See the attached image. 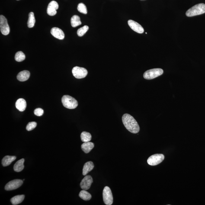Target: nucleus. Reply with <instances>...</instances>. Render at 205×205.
Wrapping results in <instances>:
<instances>
[{
  "mask_svg": "<svg viewBox=\"0 0 205 205\" xmlns=\"http://www.w3.org/2000/svg\"><path fill=\"white\" fill-rule=\"evenodd\" d=\"M36 23L34 13L31 12L29 14V19L27 22V26L29 28H32L34 27Z\"/></svg>",
  "mask_w": 205,
  "mask_h": 205,
  "instance_id": "nucleus-22",
  "label": "nucleus"
},
{
  "mask_svg": "<svg viewBox=\"0 0 205 205\" xmlns=\"http://www.w3.org/2000/svg\"><path fill=\"white\" fill-rule=\"evenodd\" d=\"M24 197V195L16 196L11 199V201L13 205H18L23 201Z\"/></svg>",
  "mask_w": 205,
  "mask_h": 205,
  "instance_id": "nucleus-20",
  "label": "nucleus"
},
{
  "mask_svg": "<svg viewBox=\"0 0 205 205\" xmlns=\"http://www.w3.org/2000/svg\"><path fill=\"white\" fill-rule=\"evenodd\" d=\"M23 181L20 179H15L10 181L6 185L5 190L7 191H11L17 189L22 185Z\"/></svg>",
  "mask_w": 205,
  "mask_h": 205,
  "instance_id": "nucleus-9",
  "label": "nucleus"
},
{
  "mask_svg": "<svg viewBox=\"0 0 205 205\" xmlns=\"http://www.w3.org/2000/svg\"><path fill=\"white\" fill-rule=\"evenodd\" d=\"M205 13V4H199L191 7L187 11L186 15L188 17H192Z\"/></svg>",
  "mask_w": 205,
  "mask_h": 205,
  "instance_id": "nucleus-2",
  "label": "nucleus"
},
{
  "mask_svg": "<svg viewBox=\"0 0 205 205\" xmlns=\"http://www.w3.org/2000/svg\"><path fill=\"white\" fill-rule=\"evenodd\" d=\"M79 196L80 198L84 200H90L92 198L91 194L85 190H83L80 192Z\"/></svg>",
  "mask_w": 205,
  "mask_h": 205,
  "instance_id": "nucleus-23",
  "label": "nucleus"
},
{
  "mask_svg": "<svg viewBox=\"0 0 205 205\" xmlns=\"http://www.w3.org/2000/svg\"><path fill=\"white\" fill-rule=\"evenodd\" d=\"M93 180L91 175L85 176L80 183V187L82 190H87L90 188Z\"/></svg>",
  "mask_w": 205,
  "mask_h": 205,
  "instance_id": "nucleus-10",
  "label": "nucleus"
},
{
  "mask_svg": "<svg viewBox=\"0 0 205 205\" xmlns=\"http://www.w3.org/2000/svg\"><path fill=\"white\" fill-rule=\"evenodd\" d=\"M30 76V73L28 71H23L18 74L17 78L20 81H25L29 79Z\"/></svg>",
  "mask_w": 205,
  "mask_h": 205,
  "instance_id": "nucleus-15",
  "label": "nucleus"
},
{
  "mask_svg": "<svg viewBox=\"0 0 205 205\" xmlns=\"http://www.w3.org/2000/svg\"><path fill=\"white\" fill-rule=\"evenodd\" d=\"M163 73V70L161 68H154L145 72L144 73L143 77L145 79L151 80L158 77Z\"/></svg>",
  "mask_w": 205,
  "mask_h": 205,
  "instance_id": "nucleus-4",
  "label": "nucleus"
},
{
  "mask_svg": "<svg viewBox=\"0 0 205 205\" xmlns=\"http://www.w3.org/2000/svg\"><path fill=\"white\" fill-rule=\"evenodd\" d=\"M51 33L54 37L59 40H63L64 38V33L61 29L58 27H53L51 30Z\"/></svg>",
  "mask_w": 205,
  "mask_h": 205,
  "instance_id": "nucleus-13",
  "label": "nucleus"
},
{
  "mask_svg": "<svg viewBox=\"0 0 205 205\" xmlns=\"http://www.w3.org/2000/svg\"><path fill=\"white\" fill-rule=\"evenodd\" d=\"M128 23L129 26L134 31L139 33H144V30L143 27L138 23L132 20H129L128 21Z\"/></svg>",
  "mask_w": 205,
  "mask_h": 205,
  "instance_id": "nucleus-12",
  "label": "nucleus"
},
{
  "mask_svg": "<svg viewBox=\"0 0 205 205\" xmlns=\"http://www.w3.org/2000/svg\"><path fill=\"white\" fill-rule=\"evenodd\" d=\"M62 104L65 107L69 109H74L78 106L77 101L70 96L65 95L62 98Z\"/></svg>",
  "mask_w": 205,
  "mask_h": 205,
  "instance_id": "nucleus-3",
  "label": "nucleus"
},
{
  "mask_svg": "<svg viewBox=\"0 0 205 205\" xmlns=\"http://www.w3.org/2000/svg\"><path fill=\"white\" fill-rule=\"evenodd\" d=\"M103 200L105 204L111 205L113 204V196L110 187L106 186L104 188L103 190Z\"/></svg>",
  "mask_w": 205,
  "mask_h": 205,
  "instance_id": "nucleus-5",
  "label": "nucleus"
},
{
  "mask_svg": "<svg viewBox=\"0 0 205 205\" xmlns=\"http://www.w3.org/2000/svg\"><path fill=\"white\" fill-rule=\"evenodd\" d=\"M16 107L20 111H24L26 107V102L23 98H20L17 100L16 103Z\"/></svg>",
  "mask_w": 205,
  "mask_h": 205,
  "instance_id": "nucleus-14",
  "label": "nucleus"
},
{
  "mask_svg": "<svg viewBox=\"0 0 205 205\" xmlns=\"http://www.w3.org/2000/svg\"><path fill=\"white\" fill-rule=\"evenodd\" d=\"M73 75L77 79H82L87 76L88 72L85 68L79 67H75L73 68Z\"/></svg>",
  "mask_w": 205,
  "mask_h": 205,
  "instance_id": "nucleus-7",
  "label": "nucleus"
},
{
  "mask_svg": "<svg viewBox=\"0 0 205 205\" xmlns=\"http://www.w3.org/2000/svg\"><path fill=\"white\" fill-rule=\"evenodd\" d=\"M165 159V156L162 154H156L150 157L148 160L147 162L149 165L156 166L161 163Z\"/></svg>",
  "mask_w": 205,
  "mask_h": 205,
  "instance_id": "nucleus-6",
  "label": "nucleus"
},
{
  "mask_svg": "<svg viewBox=\"0 0 205 205\" xmlns=\"http://www.w3.org/2000/svg\"><path fill=\"white\" fill-rule=\"evenodd\" d=\"M81 138L82 142H89L91 140L92 136L89 132H83L81 134Z\"/></svg>",
  "mask_w": 205,
  "mask_h": 205,
  "instance_id": "nucleus-24",
  "label": "nucleus"
},
{
  "mask_svg": "<svg viewBox=\"0 0 205 205\" xmlns=\"http://www.w3.org/2000/svg\"><path fill=\"white\" fill-rule=\"evenodd\" d=\"M0 30L3 35H8L10 32V29L7 19L3 15L0 16Z\"/></svg>",
  "mask_w": 205,
  "mask_h": 205,
  "instance_id": "nucleus-8",
  "label": "nucleus"
},
{
  "mask_svg": "<svg viewBox=\"0 0 205 205\" xmlns=\"http://www.w3.org/2000/svg\"><path fill=\"white\" fill-rule=\"evenodd\" d=\"M89 27L88 26H84L83 27L78 29L77 31V34L79 37H82L86 32L88 31Z\"/></svg>",
  "mask_w": 205,
  "mask_h": 205,
  "instance_id": "nucleus-26",
  "label": "nucleus"
},
{
  "mask_svg": "<svg viewBox=\"0 0 205 205\" xmlns=\"http://www.w3.org/2000/svg\"><path fill=\"white\" fill-rule=\"evenodd\" d=\"M26 56L24 53L21 51L17 52L15 55V60L17 62H21L24 60Z\"/></svg>",
  "mask_w": 205,
  "mask_h": 205,
  "instance_id": "nucleus-25",
  "label": "nucleus"
},
{
  "mask_svg": "<svg viewBox=\"0 0 205 205\" xmlns=\"http://www.w3.org/2000/svg\"><path fill=\"white\" fill-rule=\"evenodd\" d=\"M94 144L92 142H84L81 145V148L82 150L84 151L85 153L88 154L94 148Z\"/></svg>",
  "mask_w": 205,
  "mask_h": 205,
  "instance_id": "nucleus-17",
  "label": "nucleus"
},
{
  "mask_svg": "<svg viewBox=\"0 0 205 205\" xmlns=\"http://www.w3.org/2000/svg\"><path fill=\"white\" fill-rule=\"evenodd\" d=\"M34 113L36 116H42L44 113V110L41 108H37L34 110Z\"/></svg>",
  "mask_w": 205,
  "mask_h": 205,
  "instance_id": "nucleus-29",
  "label": "nucleus"
},
{
  "mask_svg": "<svg viewBox=\"0 0 205 205\" xmlns=\"http://www.w3.org/2000/svg\"><path fill=\"white\" fill-rule=\"evenodd\" d=\"M17 1H19V0H17Z\"/></svg>",
  "mask_w": 205,
  "mask_h": 205,
  "instance_id": "nucleus-30",
  "label": "nucleus"
},
{
  "mask_svg": "<svg viewBox=\"0 0 205 205\" xmlns=\"http://www.w3.org/2000/svg\"><path fill=\"white\" fill-rule=\"evenodd\" d=\"M24 159L22 158L17 161L14 164V171L17 172H21L24 168Z\"/></svg>",
  "mask_w": 205,
  "mask_h": 205,
  "instance_id": "nucleus-19",
  "label": "nucleus"
},
{
  "mask_svg": "<svg viewBox=\"0 0 205 205\" xmlns=\"http://www.w3.org/2000/svg\"><path fill=\"white\" fill-rule=\"evenodd\" d=\"M94 164L92 161H90L86 162L84 164L83 168V175H86L89 172L91 171L94 169Z\"/></svg>",
  "mask_w": 205,
  "mask_h": 205,
  "instance_id": "nucleus-16",
  "label": "nucleus"
},
{
  "mask_svg": "<svg viewBox=\"0 0 205 205\" xmlns=\"http://www.w3.org/2000/svg\"><path fill=\"white\" fill-rule=\"evenodd\" d=\"M122 120L125 127L131 133L134 134L138 133L140 128L133 116L128 114H125L122 117Z\"/></svg>",
  "mask_w": 205,
  "mask_h": 205,
  "instance_id": "nucleus-1",
  "label": "nucleus"
},
{
  "mask_svg": "<svg viewBox=\"0 0 205 205\" xmlns=\"http://www.w3.org/2000/svg\"><path fill=\"white\" fill-rule=\"evenodd\" d=\"M78 11L83 14H86L88 13L87 7L85 4L81 3L78 4L77 7Z\"/></svg>",
  "mask_w": 205,
  "mask_h": 205,
  "instance_id": "nucleus-27",
  "label": "nucleus"
},
{
  "mask_svg": "<svg viewBox=\"0 0 205 205\" xmlns=\"http://www.w3.org/2000/svg\"><path fill=\"white\" fill-rule=\"evenodd\" d=\"M17 158L16 156H6L4 157L2 161V164L3 166L6 167L11 165V163L15 160Z\"/></svg>",
  "mask_w": 205,
  "mask_h": 205,
  "instance_id": "nucleus-18",
  "label": "nucleus"
},
{
  "mask_svg": "<svg viewBox=\"0 0 205 205\" xmlns=\"http://www.w3.org/2000/svg\"><path fill=\"white\" fill-rule=\"evenodd\" d=\"M59 8V5L55 1H52L48 5L47 13L49 16H53L57 14L56 10Z\"/></svg>",
  "mask_w": 205,
  "mask_h": 205,
  "instance_id": "nucleus-11",
  "label": "nucleus"
},
{
  "mask_svg": "<svg viewBox=\"0 0 205 205\" xmlns=\"http://www.w3.org/2000/svg\"><path fill=\"white\" fill-rule=\"evenodd\" d=\"M71 25L73 27H77L78 26L82 24L80 18L78 15H74L73 16L71 19Z\"/></svg>",
  "mask_w": 205,
  "mask_h": 205,
  "instance_id": "nucleus-21",
  "label": "nucleus"
},
{
  "mask_svg": "<svg viewBox=\"0 0 205 205\" xmlns=\"http://www.w3.org/2000/svg\"><path fill=\"white\" fill-rule=\"evenodd\" d=\"M37 125V123L35 122H30L27 125L26 129L28 131H30L33 130L36 127Z\"/></svg>",
  "mask_w": 205,
  "mask_h": 205,
  "instance_id": "nucleus-28",
  "label": "nucleus"
}]
</instances>
